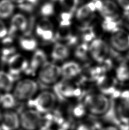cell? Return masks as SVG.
I'll return each mask as SVG.
<instances>
[{
  "label": "cell",
  "instance_id": "6da1fadb",
  "mask_svg": "<svg viewBox=\"0 0 129 130\" xmlns=\"http://www.w3.org/2000/svg\"><path fill=\"white\" fill-rule=\"evenodd\" d=\"M84 104L90 117L99 118L109 112L112 100L96 89H90L84 92L80 99Z\"/></svg>",
  "mask_w": 129,
  "mask_h": 130
},
{
  "label": "cell",
  "instance_id": "7a4b0ae2",
  "mask_svg": "<svg viewBox=\"0 0 129 130\" xmlns=\"http://www.w3.org/2000/svg\"><path fill=\"white\" fill-rule=\"evenodd\" d=\"M26 103L27 107L34 109L43 115L56 110L59 106V99L53 90H45L39 92Z\"/></svg>",
  "mask_w": 129,
  "mask_h": 130
},
{
  "label": "cell",
  "instance_id": "3957f363",
  "mask_svg": "<svg viewBox=\"0 0 129 130\" xmlns=\"http://www.w3.org/2000/svg\"><path fill=\"white\" fill-rule=\"evenodd\" d=\"M52 90L59 99L66 102L80 100L85 91L77 80L61 79L52 87Z\"/></svg>",
  "mask_w": 129,
  "mask_h": 130
},
{
  "label": "cell",
  "instance_id": "277c9868",
  "mask_svg": "<svg viewBox=\"0 0 129 130\" xmlns=\"http://www.w3.org/2000/svg\"><path fill=\"white\" fill-rule=\"evenodd\" d=\"M39 92V83L31 78L18 80L13 89V94L18 102H27L35 97Z\"/></svg>",
  "mask_w": 129,
  "mask_h": 130
},
{
  "label": "cell",
  "instance_id": "5b68a950",
  "mask_svg": "<svg viewBox=\"0 0 129 130\" xmlns=\"http://www.w3.org/2000/svg\"><path fill=\"white\" fill-rule=\"evenodd\" d=\"M37 75L41 84L53 87L62 78L60 66L55 62L47 61L40 67Z\"/></svg>",
  "mask_w": 129,
  "mask_h": 130
},
{
  "label": "cell",
  "instance_id": "8992f818",
  "mask_svg": "<svg viewBox=\"0 0 129 130\" xmlns=\"http://www.w3.org/2000/svg\"><path fill=\"white\" fill-rule=\"evenodd\" d=\"M114 75L106 73L96 81L94 87L101 93L109 97L112 101L116 98L120 92L121 88Z\"/></svg>",
  "mask_w": 129,
  "mask_h": 130
},
{
  "label": "cell",
  "instance_id": "52a82bcc",
  "mask_svg": "<svg viewBox=\"0 0 129 130\" xmlns=\"http://www.w3.org/2000/svg\"><path fill=\"white\" fill-rule=\"evenodd\" d=\"M114 101V113L118 123H129V88L122 89Z\"/></svg>",
  "mask_w": 129,
  "mask_h": 130
},
{
  "label": "cell",
  "instance_id": "ba28073f",
  "mask_svg": "<svg viewBox=\"0 0 129 130\" xmlns=\"http://www.w3.org/2000/svg\"><path fill=\"white\" fill-rule=\"evenodd\" d=\"M20 126L23 130H39L42 126V114L33 108L21 109L19 112Z\"/></svg>",
  "mask_w": 129,
  "mask_h": 130
},
{
  "label": "cell",
  "instance_id": "9c48e42d",
  "mask_svg": "<svg viewBox=\"0 0 129 130\" xmlns=\"http://www.w3.org/2000/svg\"><path fill=\"white\" fill-rule=\"evenodd\" d=\"M64 108L67 117L71 121L77 124L84 122L90 117L84 104L81 100L67 102Z\"/></svg>",
  "mask_w": 129,
  "mask_h": 130
},
{
  "label": "cell",
  "instance_id": "30bf717a",
  "mask_svg": "<svg viewBox=\"0 0 129 130\" xmlns=\"http://www.w3.org/2000/svg\"><path fill=\"white\" fill-rule=\"evenodd\" d=\"M110 53L109 46L102 39L96 38L89 45L90 55L98 64H102L109 59Z\"/></svg>",
  "mask_w": 129,
  "mask_h": 130
},
{
  "label": "cell",
  "instance_id": "8fae6325",
  "mask_svg": "<svg viewBox=\"0 0 129 130\" xmlns=\"http://www.w3.org/2000/svg\"><path fill=\"white\" fill-rule=\"evenodd\" d=\"M35 33L38 38L45 42L55 41L56 33L52 23L48 18H43L35 26Z\"/></svg>",
  "mask_w": 129,
  "mask_h": 130
},
{
  "label": "cell",
  "instance_id": "7c38bea8",
  "mask_svg": "<svg viewBox=\"0 0 129 130\" xmlns=\"http://www.w3.org/2000/svg\"><path fill=\"white\" fill-rule=\"evenodd\" d=\"M47 61L46 52L40 48H37L34 52L31 59L29 60L28 64L24 74L29 76L36 75L40 67Z\"/></svg>",
  "mask_w": 129,
  "mask_h": 130
},
{
  "label": "cell",
  "instance_id": "4fadbf2b",
  "mask_svg": "<svg viewBox=\"0 0 129 130\" xmlns=\"http://www.w3.org/2000/svg\"><path fill=\"white\" fill-rule=\"evenodd\" d=\"M60 67L61 79L66 80H77L84 71V69L80 64L73 61L64 62Z\"/></svg>",
  "mask_w": 129,
  "mask_h": 130
},
{
  "label": "cell",
  "instance_id": "5bb4252c",
  "mask_svg": "<svg viewBox=\"0 0 129 130\" xmlns=\"http://www.w3.org/2000/svg\"><path fill=\"white\" fill-rule=\"evenodd\" d=\"M110 43L114 50L124 52L129 49V32L119 28L112 33Z\"/></svg>",
  "mask_w": 129,
  "mask_h": 130
},
{
  "label": "cell",
  "instance_id": "9a60e30c",
  "mask_svg": "<svg viewBox=\"0 0 129 130\" xmlns=\"http://www.w3.org/2000/svg\"><path fill=\"white\" fill-rule=\"evenodd\" d=\"M20 127L19 113L14 110H6L2 113L0 120L1 130H18Z\"/></svg>",
  "mask_w": 129,
  "mask_h": 130
},
{
  "label": "cell",
  "instance_id": "2e32d148",
  "mask_svg": "<svg viewBox=\"0 0 129 130\" xmlns=\"http://www.w3.org/2000/svg\"><path fill=\"white\" fill-rule=\"evenodd\" d=\"M30 25V22L26 16L23 13H18L13 14L11 17L9 28L17 34L18 32H31L29 29Z\"/></svg>",
  "mask_w": 129,
  "mask_h": 130
},
{
  "label": "cell",
  "instance_id": "e0dca14e",
  "mask_svg": "<svg viewBox=\"0 0 129 130\" xmlns=\"http://www.w3.org/2000/svg\"><path fill=\"white\" fill-rule=\"evenodd\" d=\"M97 11L95 5L92 1L80 7L76 11V17L79 21L88 25L92 20L94 13Z\"/></svg>",
  "mask_w": 129,
  "mask_h": 130
},
{
  "label": "cell",
  "instance_id": "ac0fdd59",
  "mask_svg": "<svg viewBox=\"0 0 129 130\" xmlns=\"http://www.w3.org/2000/svg\"><path fill=\"white\" fill-rule=\"evenodd\" d=\"M113 75L121 85L129 83V58L119 62L115 67Z\"/></svg>",
  "mask_w": 129,
  "mask_h": 130
},
{
  "label": "cell",
  "instance_id": "d6986e66",
  "mask_svg": "<svg viewBox=\"0 0 129 130\" xmlns=\"http://www.w3.org/2000/svg\"><path fill=\"white\" fill-rule=\"evenodd\" d=\"M18 45L20 49L26 52H34L38 48L37 39L31 32H26L23 33L18 39Z\"/></svg>",
  "mask_w": 129,
  "mask_h": 130
},
{
  "label": "cell",
  "instance_id": "ffe728a7",
  "mask_svg": "<svg viewBox=\"0 0 129 130\" xmlns=\"http://www.w3.org/2000/svg\"><path fill=\"white\" fill-rule=\"evenodd\" d=\"M70 50L66 44L57 42L55 43L51 53V57L54 62H64L70 56Z\"/></svg>",
  "mask_w": 129,
  "mask_h": 130
},
{
  "label": "cell",
  "instance_id": "44dd1931",
  "mask_svg": "<svg viewBox=\"0 0 129 130\" xmlns=\"http://www.w3.org/2000/svg\"><path fill=\"white\" fill-rule=\"evenodd\" d=\"M119 6L112 0H103L102 6L99 11L103 18H116L119 15Z\"/></svg>",
  "mask_w": 129,
  "mask_h": 130
},
{
  "label": "cell",
  "instance_id": "7402d4cb",
  "mask_svg": "<svg viewBox=\"0 0 129 130\" xmlns=\"http://www.w3.org/2000/svg\"><path fill=\"white\" fill-rule=\"evenodd\" d=\"M15 83L9 72L0 70V91L10 92L12 91Z\"/></svg>",
  "mask_w": 129,
  "mask_h": 130
},
{
  "label": "cell",
  "instance_id": "603a6c76",
  "mask_svg": "<svg viewBox=\"0 0 129 130\" xmlns=\"http://www.w3.org/2000/svg\"><path fill=\"white\" fill-rule=\"evenodd\" d=\"M18 102L13 93L2 92L0 95V107L6 110H12L17 106Z\"/></svg>",
  "mask_w": 129,
  "mask_h": 130
},
{
  "label": "cell",
  "instance_id": "cb8c5ba5",
  "mask_svg": "<svg viewBox=\"0 0 129 130\" xmlns=\"http://www.w3.org/2000/svg\"><path fill=\"white\" fill-rule=\"evenodd\" d=\"M15 8L14 4L11 0H0V19H8L13 16Z\"/></svg>",
  "mask_w": 129,
  "mask_h": 130
},
{
  "label": "cell",
  "instance_id": "d4e9b609",
  "mask_svg": "<svg viewBox=\"0 0 129 130\" xmlns=\"http://www.w3.org/2000/svg\"><path fill=\"white\" fill-rule=\"evenodd\" d=\"M17 53V49L14 46L11 45L5 46L2 48L0 53V58L2 63L7 64L11 58Z\"/></svg>",
  "mask_w": 129,
  "mask_h": 130
},
{
  "label": "cell",
  "instance_id": "484cf974",
  "mask_svg": "<svg viewBox=\"0 0 129 130\" xmlns=\"http://www.w3.org/2000/svg\"><path fill=\"white\" fill-rule=\"evenodd\" d=\"M39 14L43 18H48L54 14L55 8L54 4L51 2H45L39 8Z\"/></svg>",
  "mask_w": 129,
  "mask_h": 130
},
{
  "label": "cell",
  "instance_id": "4316f807",
  "mask_svg": "<svg viewBox=\"0 0 129 130\" xmlns=\"http://www.w3.org/2000/svg\"><path fill=\"white\" fill-rule=\"evenodd\" d=\"M119 22L116 18H103L102 24V29L105 31L112 32L119 28Z\"/></svg>",
  "mask_w": 129,
  "mask_h": 130
},
{
  "label": "cell",
  "instance_id": "83f0119b",
  "mask_svg": "<svg viewBox=\"0 0 129 130\" xmlns=\"http://www.w3.org/2000/svg\"><path fill=\"white\" fill-rule=\"evenodd\" d=\"M64 11L74 14L77 10L79 4V0H59Z\"/></svg>",
  "mask_w": 129,
  "mask_h": 130
},
{
  "label": "cell",
  "instance_id": "f1b7e54d",
  "mask_svg": "<svg viewBox=\"0 0 129 130\" xmlns=\"http://www.w3.org/2000/svg\"><path fill=\"white\" fill-rule=\"evenodd\" d=\"M81 30V38L84 43L88 44L89 42H92L94 39H96V35L94 31L91 27L89 25H84Z\"/></svg>",
  "mask_w": 129,
  "mask_h": 130
},
{
  "label": "cell",
  "instance_id": "f546056e",
  "mask_svg": "<svg viewBox=\"0 0 129 130\" xmlns=\"http://www.w3.org/2000/svg\"><path fill=\"white\" fill-rule=\"evenodd\" d=\"M89 54V45L86 43L80 44L75 50V55L77 58L82 61L87 59Z\"/></svg>",
  "mask_w": 129,
  "mask_h": 130
},
{
  "label": "cell",
  "instance_id": "4dcf8cb0",
  "mask_svg": "<svg viewBox=\"0 0 129 130\" xmlns=\"http://www.w3.org/2000/svg\"><path fill=\"white\" fill-rule=\"evenodd\" d=\"M73 15V13L63 11L59 17L60 26L61 27H68L70 26Z\"/></svg>",
  "mask_w": 129,
  "mask_h": 130
},
{
  "label": "cell",
  "instance_id": "1f68e13d",
  "mask_svg": "<svg viewBox=\"0 0 129 130\" xmlns=\"http://www.w3.org/2000/svg\"><path fill=\"white\" fill-rule=\"evenodd\" d=\"M75 130H93V129L88 120H86L76 124Z\"/></svg>",
  "mask_w": 129,
  "mask_h": 130
},
{
  "label": "cell",
  "instance_id": "d6a6232c",
  "mask_svg": "<svg viewBox=\"0 0 129 130\" xmlns=\"http://www.w3.org/2000/svg\"><path fill=\"white\" fill-rule=\"evenodd\" d=\"M8 31V28L2 20L0 19V39L4 38L6 36Z\"/></svg>",
  "mask_w": 129,
  "mask_h": 130
},
{
  "label": "cell",
  "instance_id": "836d02e7",
  "mask_svg": "<svg viewBox=\"0 0 129 130\" xmlns=\"http://www.w3.org/2000/svg\"><path fill=\"white\" fill-rule=\"evenodd\" d=\"M118 5L125 10L126 13H129V0H117Z\"/></svg>",
  "mask_w": 129,
  "mask_h": 130
},
{
  "label": "cell",
  "instance_id": "e575fe53",
  "mask_svg": "<svg viewBox=\"0 0 129 130\" xmlns=\"http://www.w3.org/2000/svg\"><path fill=\"white\" fill-rule=\"evenodd\" d=\"M101 130H120L118 125L113 124H103Z\"/></svg>",
  "mask_w": 129,
  "mask_h": 130
},
{
  "label": "cell",
  "instance_id": "d590c367",
  "mask_svg": "<svg viewBox=\"0 0 129 130\" xmlns=\"http://www.w3.org/2000/svg\"><path fill=\"white\" fill-rule=\"evenodd\" d=\"M42 0H25V1L27 2L30 5L33 6L34 8H36V7L37 6Z\"/></svg>",
  "mask_w": 129,
  "mask_h": 130
},
{
  "label": "cell",
  "instance_id": "8d00e7d4",
  "mask_svg": "<svg viewBox=\"0 0 129 130\" xmlns=\"http://www.w3.org/2000/svg\"><path fill=\"white\" fill-rule=\"evenodd\" d=\"M118 126L120 130H129V123H118Z\"/></svg>",
  "mask_w": 129,
  "mask_h": 130
},
{
  "label": "cell",
  "instance_id": "74e56055",
  "mask_svg": "<svg viewBox=\"0 0 129 130\" xmlns=\"http://www.w3.org/2000/svg\"><path fill=\"white\" fill-rule=\"evenodd\" d=\"M123 23L125 27L127 29L128 31L129 32V13H127V15L125 18V20L123 21Z\"/></svg>",
  "mask_w": 129,
  "mask_h": 130
},
{
  "label": "cell",
  "instance_id": "f35d334b",
  "mask_svg": "<svg viewBox=\"0 0 129 130\" xmlns=\"http://www.w3.org/2000/svg\"><path fill=\"white\" fill-rule=\"evenodd\" d=\"M11 1H12L14 4H17L18 5H19L20 4H22V2H24L25 0H11Z\"/></svg>",
  "mask_w": 129,
  "mask_h": 130
},
{
  "label": "cell",
  "instance_id": "ab89813d",
  "mask_svg": "<svg viewBox=\"0 0 129 130\" xmlns=\"http://www.w3.org/2000/svg\"><path fill=\"white\" fill-rule=\"evenodd\" d=\"M1 115H2V112H1V110H0V120H1Z\"/></svg>",
  "mask_w": 129,
  "mask_h": 130
},
{
  "label": "cell",
  "instance_id": "60d3db41",
  "mask_svg": "<svg viewBox=\"0 0 129 130\" xmlns=\"http://www.w3.org/2000/svg\"><path fill=\"white\" fill-rule=\"evenodd\" d=\"M1 91H0V95H1Z\"/></svg>",
  "mask_w": 129,
  "mask_h": 130
},
{
  "label": "cell",
  "instance_id": "b9f144b4",
  "mask_svg": "<svg viewBox=\"0 0 129 130\" xmlns=\"http://www.w3.org/2000/svg\"><path fill=\"white\" fill-rule=\"evenodd\" d=\"M0 130H1V129H0Z\"/></svg>",
  "mask_w": 129,
  "mask_h": 130
},
{
  "label": "cell",
  "instance_id": "7bdbcfd3",
  "mask_svg": "<svg viewBox=\"0 0 129 130\" xmlns=\"http://www.w3.org/2000/svg\"><path fill=\"white\" fill-rule=\"evenodd\" d=\"M22 130H23V129H22Z\"/></svg>",
  "mask_w": 129,
  "mask_h": 130
}]
</instances>
